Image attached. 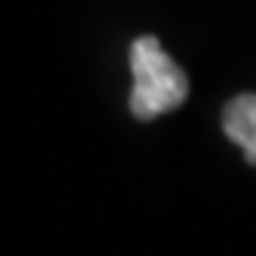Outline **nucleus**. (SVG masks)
<instances>
[{"label":"nucleus","mask_w":256,"mask_h":256,"mask_svg":"<svg viewBox=\"0 0 256 256\" xmlns=\"http://www.w3.org/2000/svg\"><path fill=\"white\" fill-rule=\"evenodd\" d=\"M130 71H133V90H130V112L136 120H154L188 99V78L170 52L160 46L158 38L145 34L136 38L130 46Z\"/></svg>","instance_id":"obj_1"},{"label":"nucleus","mask_w":256,"mask_h":256,"mask_svg":"<svg viewBox=\"0 0 256 256\" xmlns=\"http://www.w3.org/2000/svg\"><path fill=\"white\" fill-rule=\"evenodd\" d=\"M222 130L234 145L244 148L247 164L256 167V93H241L226 102Z\"/></svg>","instance_id":"obj_2"}]
</instances>
